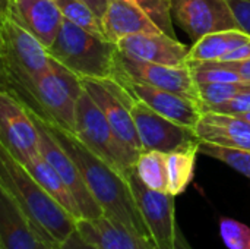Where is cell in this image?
Returning a JSON list of instances; mask_svg holds the SVG:
<instances>
[{
	"label": "cell",
	"instance_id": "obj_1",
	"mask_svg": "<svg viewBox=\"0 0 250 249\" xmlns=\"http://www.w3.org/2000/svg\"><path fill=\"white\" fill-rule=\"evenodd\" d=\"M45 125L79 167L104 214L123 225L138 238L152 242L151 233L136 207L127 178L91 151L75 134L48 122Z\"/></svg>",
	"mask_w": 250,
	"mask_h": 249
},
{
	"label": "cell",
	"instance_id": "obj_2",
	"mask_svg": "<svg viewBox=\"0 0 250 249\" xmlns=\"http://www.w3.org/2000/svg\"><path fill=\"white\" fill-rule=\"evenodd\" d=\"M1 90L9 91L42 120L75 132L76 101L83 91L82 78L51 56L48 69L37 76L1 72Z\"/></svg>",
	"mask_w": 250,
	"mask_h": 249
},
{
	"label": "cell",
	"instance_id": "obj_3",
	"mask_svg": "<svg viewBox=\"0 0 250 249\" xmlns=\"http://www.w3.org/2000/svg\"><path fill=\"white\" fill-rule=\"evenodd\" d=\"M0 188L7 191L35 229L56 248L76 230L78 220L0 147Z\"/></svg>",
	"mask_w": 250,
	"mask_h": 249
},
{
	"label": "cell",
	"instance_id": "obj_4",
	"mask_svg": "<svg viewBox=\"0 0 250 249\" xmlns=\"http://www.w3.org/2000/svg\"><path fill=\"white\" fill-rule=\"evenodd\" d=\"M48 54L79 78L108 79L117 73V44L95 37L66 18Z\"/></svg>",
	"mask_w": 250,
	"mask_h": 249
},
{
	"label": "cell",
	"instance_id": "obj_5",
	"mask_svg": "<svg viewBox=\"0 0 250 249\" xmlns=\"http://www.w3.org/2000/svg\"><path fill=\"white\" fill-rule=\"evenodd\" d=\"M73 134L91 151L122 172L125 176L132 167H135L139 156L132 153L119 139L103 110L85 90L76 101Z\"/></svg>",
	"mask_w": 250,
	"mask_h": 249
},
{
	"label": "cell",
	"instance_id": "obj_6",
	"mask_svg": "<svg viewBox=\"0 0 250 249\" xmlns=\"http://www.w3.org/2000/svg\"><path fill=\"white\" fill-rule=\"evenodd\" d=\"M1 72L37 76L48 69L50 54L45 45L9 15H0Z\"/></svg>",
	"mask_w": 250,
	"mask_h": 249
},
{
	"label": "cell",
	"instance_id": "obj_7",
	"mask_svg": "<svg viewBox=\"0 0 250 249\" xmlns=\"http://www.w3.org/2000/svg\"><path fill=\"white\" fill-rule=\"evenodd\" d=\"M82 85L97 106L103 110L119 139L132 153L139 156L142 153V144L130 113V101L133 95L116 78H82Z\"/></svg>",
	"mask_w": 250,
	"mask_h": 249
},
{
	"label": "cell",
	"instance_id": "obj_8",
	"mask_svg": "<svg viewBox=\"0 0 250 249\" xmlns=\"http://www.w3.org/2000/svg\"><path fill=\"white\" fill-rule=\"evenodd\" d=\"M130 113L136 125L142 151H163L168 154L199 145L201 142L196 129L164 117L135 95L130 101Z\"/></svg>",
	"mask_w": 250,
	"mask_h": 249
},
{
	"label": "cell",
	"instance_id": "obj_9",
	"mask_svg": "<svg viewBox=\"0 0 250 249\" xmlns=\"http://www.w3.org/2000/svg\"><path fill=\"white\" fill-rule=\"evenodd\" d=\"M126 178L129 181L136 207L151 233L152 242L161 248H173L179 225L176 220L174 195L148 188L132 167Z\"/></svg>",
	"mask_w": 250,
	"mask_h": 249
},
{
	"label": "cell",
	"instance_id": "obj_10",
	"mask_svg": "<svg viewBox=\"0 0 250 249\" xmlns=\"http://www.w3.org/2000/svg\"><path fill=\"white\" fill-rule=\"evenodd\" d=\"M0 147L22 166L40 154V132L31 113L6 90L0 92Z\"/></svg>",
	"mask_w": 250,
	"mask_h": 249
},
{
	"label": "cell",
	"instance_id": "obj_11",
	"mask_svg": "<svg viewBox=\"0 0 250 249\" xmlns=\"http://www.w3.org/2000/svg\"><path fill=\"white\" fill-rule=\"evenodd\" d=\"M31 116L34 119V123H35L38 132H40V154L59 172V175L62 176V179L70 189L72 195L75 197V200L79 205L82 219L83 220H95V219L105 216L103 208L100 207V204L91 194V191H89L79 167L73 161V158L57 142V139L53 136V134L47 128L45 122L34 113H31Z\"/></svg>",
	"mask_w": 250,
	"mask_h": 249
},
{
	"label": "cell",
	"instance_id": "obj_12",
	"mask_svg": "<svg viewBox=\"0 0 250 249\" xmlns=\"http://www.w3.org/2000/svg\"><path fill=\"white\" fill-rule=\"evenodd\" d=\"M129 81L173 91L199 101V91L189 65L167 66L139 60L117 51V73ZM201 103V101H199Z\"/></svg>",
	"mask_w": 250,
	"mask_h": 249
},
{
	"label": "cell",
	"instance_id": "obj_13",
	"mask_svg": "<svg viewBox=\"0 0 250 249\" xmlns=\"http://www.w3.org/2000/svg\"><path fill=\"white\" fill-rule=\"evenodd\" d=\"M173 13L195 41L212 32L239 28L227 0H174Z\"/></svg>",
	"mask_w": 250,
	"mask_h": 249
},
{
	"label": "cell",
	"instance_id": "obj_14",
	"mask_svg": "<svg viewBox=\"0 0 250 249\" xmlns=\"http://www.w3.org/2000/svg\"><path fill=\"white\" fill-rule=\"evenodd\" d=\"M116 79H119L132 95L146 103L157 113L163 114L164 117L176 123L196 129L204 114L202 106L198 100H193L190 97H186L173 91L151 87L146 84L129 81L120 75H116Z\"/></svg>",
	"mask_w": 250,
	"mask_h": 249
},
{
	"label": "cell",
	"instance_id": "obj_15",
	"mask_svg": "<svg viewBox=\"0 0 250 249\" xmlns=\"http://www.w3.org/2000/svg\"><path fill=\"white\" fill-rule=\"evenodd\" d=\"M120 53L160 65H188L189 47L164 32H142L122 38L116 43Z\"/></svg>",
	"mask_w": 250,
	"mask_h": 249
},
{
	"label": "cell",
	"instance_id": "obj_16",
	"mask_svg": "<svg viewBox=\"0 0 250 249\" xmlns=\"http://www.w3.org/2000/svg\"><path fill=\"white\" fill-rule=\"evenodd\" d=\"M34 34L45 48L56 41L62 25L63 13L56 0H12L6 13Z\"/></svg>",
	"mask_w": 250,
	"mask_h": 249
},
{
	"label": "cell",
	"instance_id": "obj_17",
	"mask_svg": "<svg viewBox=\"0 0 250 249\" xmlns=\"http://www.w3.org/2000/svg\"><path fill=\"white\" fill-rule=\"evenodd\" d=\"M0 249H57L35 229L12 195L1 188Z\"/></svg>",
	"mask_w": 250,
	"mask_h": 249
},
{
	"label": "cell",
	"instance_id": "obj_18",
	"mask_svg": "<svg viewBox=\"0 0 250 249\" xmlns=\"http://www.w3.org/2000/svg\"><path fill=\"white\" fill-rule=\"evenodd\" d=\"M103 25L105 37L111 43L133 34L163 32L135 0H107Z\"/></svg>",
	"mask_w": 250,
	"mask_h": 249
},
{
	"label": "cell",
	"instance_id": "obj_19",
	"mask_svg": "<svg viewBox=\"0 0 250 249\" xmlns=\"http://www.w3.org/2000/svg\"><path fill=\"white\" fill-rule=\"evenodd\" d=\"M196 134L201 141L250 150V123L233 114L204 112Z\"/></svg>",
	"mask_w": 250,
	"mask_h": 249
},
{
	"label": "cell",
	"instance_id": "obj_20",
	"mask_svg": "<svg viewBox=\"0 0 250 249\" xmlns=\"http://www.w3.org/2000/svg\"><path fill=\"white\" fill-rule=\"evenodd\" d=\"M78 233L100 249H151L149 242L138 238L123 225L107 216L95 220H79Z\"/></svg>",
	"mask_w": 250,
	"mask_h": 249
},
{
	"label": "cell",
	"instance_id": "obj_21",
	"mask_svg": "<svg viewBox=\"0 0 250 249\" xmlns=\"http://www.w3.org/2000/svg\"><path fill=\"white\" fill-rule=\"evenodd\" d=\"M29 175L56 200L59 201L78 222L82 220V213L79 210V205L72 195L70 189L59 175V172L41 156L37 154L34 158H31L25 166H23Z\"/></svg>",
	"mask_w": 250,
	"mask_h": 249
},
{
	"label": "cell",
	"instance_id": "obj_22",
	"mask_svg": "<svg viewBox=\"0 0 250 249\" xmlns=\"http://www.w3.org/2000/svg\"><path fill=\"white\" fill-rule=\"evenodd\" d=\"M250 35L248 32L234 28L208 34L190 47L188 63L189 62H220L226 54L236 50L242 44L248 43Z\"/></svg>",
	"mask_w": 250,
	"mask_h": 249
},
{
	"label": "cell",
	"instance_id": "obj_23",
	"mask_svg": "<svg viewBox=\"0 0 250 249\" xmlns=\"http://www.w3.org/2000/svg\"><path fill=\"white\" fill-rule=\"evenodd\" d=\"M199 145L177 150L167 154L168 164V192L174 197L183 194L190 185L195 173V163Z\"/></svg>",
	"mask_w": 250,
	"mask_h": 249
},
{
	"label": "cell",
	"instance_id": "obj_24",
	"mask_svg": "<svg viewBox=\"0 0 250 249\" xmlns=\"http://www.w3.org/2000/svg\"><path fill=\"white\" fill-rule=\"evenodd\" d=\"M135 170L148 188L161 192H168L167 153L142 151L136 160Z\"/></svg>",
	"mask_w": 250,
	"mask_h": 249
},
{
	"label": "cell",
	"instance_id": "obj_25",
	"mask_svg": "<svg viewBox=\"0 0 250 249\" xmlns=\"http://www.w3.org/2000/svg\"><path fill=\"white\" fill-rule=\"evenodd\" d=\"M63 16L70 21L72 23L78 25L79 28L94 34L95 37L104 38L105 32H104V25H103V19L83 1L81 0H56Z\"/></svg>",
	"mask_w": 250,
	"mask_h": 249
},
{
	"label": "cell",
	"instance_id": "obj_26",
	"mask_svg": "<svg viewBox=\"0 0 250 249\" xmlns=\"http://www.w3.org/2000/svg\"><path fill=\"white\" fill-rule=\"evenodd\" d=\"M199 153L226 163L227 166H230L236 172L242 173L250 181V150L224 147V145L201 141Z\"/></svg>",
	"mask_w": 250,
	"mask_h": 249
},
{
	"label": "cell",
	"instance_id": "obj_27",
	"mask_svg": "<svg viewBox=\"0 0 250 249\" xmlns=\"http://www.w3.org/2000/svg\"><path fill=\"white\" fill-rule=\"evenodd\" d=\"M188 65L190 68V72L196 85L243 81L237 72L227 68L221 62H189Z\"/></svg>",
	"mask_w": 250,
	"mask_h": 249
},
{
	"label": "cell",
	"instance_id": "obj_28",
	"mask_svg": "<svg viewBox=\"0 0 250 249\" xmlns=\"http://www.w3.org/2000/svg\"><path fill=\"white\" fill-rule=\"evenodd\" d=\"M199 91V101L202 110H207L212 106L229 101L236 97L242 91L248 90L250 82L239 81V82H218V84H199L196 85Z\"/></svg>",
	"mask_w": 250,
	"mask_h": 249
},
{
	"label": "cell",
	"instance_id": "obj_29",
	"mask_svg": "<svg viewBox=\"0 0 250 249\" xmlns=\"http://www.w3.org/2000/svg\"><path fill=\"white\" fill-rule=\"evenodd\" d=\"M135 1L164 34L176 38V31L173 28V21H171L174 0H135Z\"/></svg>",
	"mask_w": 250,
	"mask_h": 249
},
{
	"label": "cell",
	"instance_id": "obj_30",
	"mask_svg": "<svg viewBox=\"0 0 250 249\" xmlns=\"http://www.w3.org/2000/svg\"><path fill=\"white\" fill-rule=\"evenodd\" d=\"M220 236L229 249H250V227L239 220L223 217Z\"/></svg>",
	"mask_w": 250,
	"mask_h": 249
},
{
	"label": "cell",
	"instance_id": "obj_31",
	"mask_svg": "<svg viewBox=\"0 0 250 249\" xmlns=\"http://www.w3.org/2000/svg\"><path fill=\"white\" fill-rule=\"evenodd\" d=\"M204 112H212V113H221V114H242L250 112V87L248 90L242 91L236 97L230 98L229 101H224L221 104L212 106Z\"/></svg>",
	"mask_w": 250,
	"mask_h": 249
},
{
	"label": "cell",
	"instance_id": "obj_32",
	"mask_svg": "<svg viewBox=\"0 0 250 249\" xmlns=\"http://www.w3.org/2000/svg\"><path fill=\"white\" fill-rule=\"evenodd\" d=\"M237 25L250 35V0H227Z\"/></svg>",
	"mask_w": 250,
	"mask_h": 249
},
{
	"label": "cell",
	"instance_id": "obj_33",
	"mask_svg": "<svg viewBox=\"0 0 250 249\" xmlns=\"http://www.w3.org/2000/svg\"><path fill=\"white\" fill-rule=\"evenodd\" d=\"M250 59V40L248 43L242 44L236 50L230 51L226 54L220 62H242V60H249Z\"/></svg>",
	"mask_w": 250,
	"mask_h": 249
},
{
	"label": "cell",
	"instance_id": "obj_34",
	"mask_svg": "<svg viewBox=\"0 0 250 249\" xmlns=\"http://www.w3.org/2000/svg\"><path fill=\"white\" fill-rule=\"evenodd\" d=\"M62 249H100L97 248V247H94V245H91L89 242H86L79 233H78V230L60 247Z\"/></svg>",
	"mask_w": 250,
	"mask_h": 249
},
{
	"label": "cell",
	"instance_id": "obj_35",
	"mask_svg": "<svg viewBox=\"0 0 250 249\" xmlns=\"http://www.w3.org/2000/svg\"><path fill=\"white\" fill-rule=\"evenodd\" d=\"M227 68L233 69L240 75V78L246 82H250V59L249 60H242V62H221Z\"/></svg>",
	"mask_w": 250,
	"mask_h": 249
},
{
	"label": "cell",
	"instance_id": "obj_36",
	"mask_svg": "<svg viewBox=\"0 0 250 249\" xmlns=\"http://www.w3.org/2000/svg\"><path fill=\"white\" fill-rule=\"evenodd\" d=\"M149 245H151V249H192L190 244L188 242V239H186L185 235L182 233L180 227H179V230H177V235H176V241H174L173 248H161V247H157V245H154V244H151V242H149Z\"/></svg>",
	"mask_w": 250,
	"mask_h": 249
},
{
	"label": "cell",
	"instance_id": "obj_37",
	"mask_svg": "<svg viewBox=\"0 0 250 249\" xmlns=\"http://www.w3.org/2000/svg\"><path fill=\"white\" fill-rule=\"evenodd\" d=\"M83 3H86L101 19H103V15L107 9V0H81Z\"/></svg>",
	"mask_w": 250,
	"mask_h": 249
},
{
	"label": "cell",
	"instance_id": "obj_38",
	"mask_svg": "<svg viewBox=\"0 0 250 249\" xmlns=\"http://www.w3.org/2000/svg\"><path fill=\"white\" fill-rule=\"evenodd\" d=\"M10 1H12V0H0V15L7 12V9H9V6H10Z\"/></svg>",
	"mask_w": 250,
	"mask_h": 249
},
{
	"label": "cell",
	"instance_id": "obj_39",
	"mask_svg": "<svg viewBox=\"0 0 250 249\" xmlns=\"http://www.w3.org/2000/svg\"><path fill=\"white\" fill-rule=\"evenodd\" d=\"M237 117H242V119H245V120H248L250 123V112H246V113H242V114H236Z\"/></svg>",
	"mask_w": 250,
	"mask_h": 249
},
{
	"label": "cell",
	"instance_id": "obj_40",
	"mask_svg": "<svg viewBox=\"0 0 250 249\" xmlns=\"http://www.w3.org/2000/svg\"><path fill=\"white\" fill-rule=\"evenodd\" d=\"M57 249H62V248H57Z\"/></svg>",
	"mask_w": 250,
	"mask_h": 249
}]
</instances>
